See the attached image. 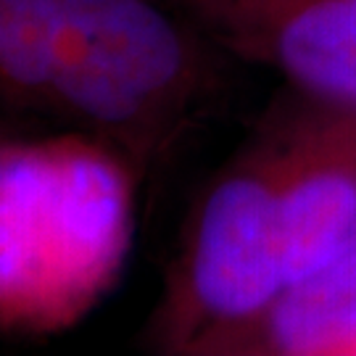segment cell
<instances>
[{
	"label": "cell",
	"instance_id": "6da1fadb",
	"mask_svg": "<svg viewBox=\"0 0 356 356\" xmlns=\"http://www.w3.org/2000/svg\"><path fill=\"white\" fill-rule=\"evenodd\" d=\"M206 72L166 0H0V103L114 145L138 175L179 138Z\"/></svg>",
	"mask_w": 356,
	"mask_h": 356
},
{
	"label": "cell",
	"instance_id": "7a4b0ae2",
	"mask_svg": "<svg viewBox=\"0 0 356 356\" xmlns=\"http://www.w3.org/2000/svg\"><path fill=\"white\" fill-rule=\"evenodd\" d=\"M135 166L85 132L8 140L0 161V332H56L103 298L132 238Z\"/></svg>",
	"mask_w": 356,
	"mask_h": 356
},
{
	"label": "cell",
	"instance_id": "3957f363",
	"mask_svg": "<svg viewBox=\"0 0 356 356\" xmlns=\"http://www.w3.org/2000/svg\"><path fill=\"white\" fill-rule=\"evenodd\" d=\"M282 153L285 129H277L214 179L148 322V343L169 354H204L285 291L277 214Z\"/></svg>",
	"mask_w": 356,
	"mask_h": 356
},
{
	"label": "cell",
	"instance_id": "277c9868",
	"mask_svg": "<svg viewBox=\"0 0 356 356\" xmlns=\"http://www.w3.org/2000/svg\"><path fill=\"white\" fill-rule=\"evenodd\" d=\"M232 51L277 69L309 101L356 111L348 0H169Z\"/></svg>",
	"mask_w": 356,
	"mask_h": 356
},
{
	"label": "cell",
	"instance_id": "5b68a950",
	"mask_svg": "<svg viewBox=\"0 0 356 356\" xmlns=\"http://www.w3.org/2000/svg\"><path fill=\"white\" fill-rule=\"evenodd\" d=\"M277 214L285 288L356 251V111L319 103L285 129Z\"/></svg>",
	"mask_w": 356,
	"mask_h": 356
},
{
	"label": "cell",
	"instance_id": "8992f818",
	"mask_svg": "<svg viewBox=\"0 0 356 356\" xmlns=\"http://www.w3.org/2000/svg\"><path fill=\"white\" fill-rule=\"evenodd\" d=\"M204 354L356 356V251L288 285L264 314L216 338Z\"/></svg>",
	"mask_w": 356,
	"mask_h": 356
},
{
	"label": "cell",
	"instance_id": "52a82bcc",
	"mask_svg": "<svg viewBox=\"0 0 356 356\" xmlns=\"http://www.w3.org/2000/svg\"><path fill=\"white\" fill-rule=\"evenodd\" d=\"M6 148H8V138L0 135V161H3V156H6Z\"/></svg>",
	"mask_w": 356,
	"mask_h": 356
},
{
	"label": "cell",
	"instance_id": "ba28073f",
	"mask_svg": "<svg viewBox=\"0 0 356 356\" xmlns=\"http://www.w3.org/2000/svg\"><path fill=\"white\" fill-rule=\"evenodd\" d=\"M351 3V8H354V16H356V0H348Z\"/></svg>",
	"mask_w": 356,
	"mask_h": 356
}]
</instances>
